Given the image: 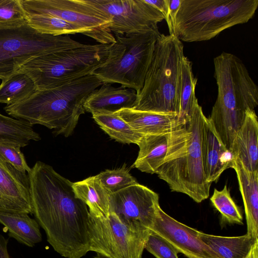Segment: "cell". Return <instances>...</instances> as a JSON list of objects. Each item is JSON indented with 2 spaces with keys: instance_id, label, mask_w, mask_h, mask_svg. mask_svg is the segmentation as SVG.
<instances>
[{
  "instance_id": "obj_1",
  "label": "cell",
  "mask_w": 258,
  "mask_h": 258,
  "mask_svg": "<svg viewBox=\"0 0 258 258\" xmlns=\"http://www.w3.org/2000/svg\"><path fill=\"white\" fill-rule=\"evenodd\" d=\"M32 214L53 249L66 258L90 251L89 209L75 194L73 182L52 166L37 161L28 173Z\"/></svg>"
},
{
  "instance_id": "obj_2",
  "label": "cell",
  "mask_w": 258,
  "mask_h": 258,
  "mask_svg": "<svg viewBox=\"0 0 258 258\" xmlns=\"http://www.w3.org/2000/svg\"><path fill=\"white\" fill-rule=\"evenodd\" d=\"M206 117L197 103L185 123L169 133L166 156L156 172L172 191L184 194L198 203L209 197L211 185L206 179L203 160Z\"/></svg>"
},
{
  "instance_id": "obj_3",
  "label": "cell",
  "mask_w": 258,
  "mask_h": 258,
  "mask_svg": "<svg viewBox=\"0 0 258 258\" xmlns=\"http://www.w3.org/2000/svg\"><path fill=\"white\" fill-rule=\"evenodd\" d=\"M103 83L90 74L55 88L36 90L18 103L6 105V112L31 124H40L53 130V133L71 136L81 114L89 95Z\"/></svg>"
},
{
  "instance_id": "obj_4",
  "label": "cell",
  "mask_w": 258,
  "mask_h": 258,
  "mask_svg": "<svg viewBox=\"0 0 258 258\" xmlns=\"http://www.w3.org/2000/svg\"><path fill=\"white\" fill-rule=\"evenodd\" d=\"M218 94L208 117L220 141L229 148L246 112L258 105V87L242 60L223 52L214 59Z\"/></svg>"
},
{
  "instance_id": "obj_5",
  "label": "cell",
  "mask_w": 258,
  "mask_h": 258,
  "mask_svg": "<svg viewBox=\"0 0 258 258\" xmlns=\"http://www.w3.org/2000/svg\"><path fill=\"white\" fill-rule=\"evenodd\" d=\"M184 56L183 44L175 35L160 34L133 109L179 116Z\"/></svg>"
},
{
  "instance_id": "obj_6",
  "label": "cell",
  "mask_w": 258,
  "mask_h": 258,
  "mask_svg": "<svg viewBox=\"0 0 258 258\" xmlns=\"http://www.w3.org/2000/svg\"><path fill=\"white\" fill-rule=\"evenodd\" d=\"M257 7L258 0H182L173 34L181 41L209 40L226 29L247 23Z\"/></svg>"
},
{
  "instance_id": "obj_7",
  "label": "cell",
  "mask_w": 258,
  "mask_h": 258,
  "mask_svg": "<svg viewBox=\"0 0 258 258\" xmlns=\"http://www.w3.org/2000/svg\"><path fill=\"white\" fill-rule=\"evenodd\" d=\"M106 61L92 73L104 84L118 83L135 90L142 89L152 61L159 30L128 35L115 34Z\"/></svg>"
},
{
  "instance_id": "obj_8",
  "label": "cell",
  "mask_w": 258,
  "mask_h": 258,
  "mask_svg": "<svg viewBox=\"0 0 258 258\" xmlns=\"http://www.w3.org/2000/svg\"><path fill=\"white\" fill-rule=\"evenodd\" d=\"M110 45L84 44L40 56L24 64L19 72L32 80L36 90L55 88L92 74L106 61Z\"/></svg>"
},
{
  "instance_id": "obj_9",
  "label": "cell",
  "mask_w": 258,
  "mask_h": 258,
  "mask_svg": "<svg viewBox=\"0 0 258 258\" xmlns=\"http://www.w3.org/2000/svg\"><path fill=\"white\" fill-rule=\"evenodd\" d=\"M83 45L68 35L41 33L27 22L17 26L0 28V79H8L36 57Z\"/></svg>"
},
{
  "instance_id": "obj_10",
  "label": "cell",
  "mask_w": 258,
  "mask_h": 258,
  "mask_svg": "<svg viewBox=\"0 0 258 258\" xmlns=\"http://www.w3.org/2000/svg\"><path fill=\"white\" fill-rule=\"evenodd\" d=\"M26 15L47 14L77 25L100 44L115 41L110 16L86 0H20Z\"/></svg>"
},
{
  "instance_id": "obj_11",
  "label": "cell",
  "mask_w": 258,
  "mask_h": 258,
  "mask_svg": "<svg viewBox=\"0 0 258 258\" xmlns=\"http://www.w3.org/2000/svg\"><path fill=\"white\" fill-rule=\"evenodd\" d=\"M90 251L110 258H142L150 230H134L113 213L96 217L89 214Z\"/></svg>"
},
{
  "instance_id": "obj_12",
  "label": "cell",
  "mask_w": 258,
  "mask_h": 258,
  "mask_svg": "<svg viewBox=\"0 0 258 258\" xmlns=\"http://www.w3.org/2000/svg\"><path fill=\"white\" fill-rule=\"evenodd\" d=\"M111 17L110 29L128 35L158 30L163 14L145 0H86Z\"/></svg>"
},
{
  "instance_id": "obj_13",
  "label": "cell",
  "mask_w": 258,
  "mask_h": 258,
  "mask_svg": "<svg viewBox=\"0 0 258 258\" xmlns=\"http://www.w3.org/2000/svg\"><path fill=\"white\" fill-rule=\"evenodd\" d=\"M159 195L139 183L111 194L110 213L130 228L150 230L159 208Z\"/></svg>"
},
{
  "instance_id": "obj_14",
  "label": "cell",
  "mask_w": 258,
  "mask_h": 258,
  "mask_svg": "<svg viewBox=\"0 0 258 258\" xmlns=\"http://www.w3.org/2000/svg\"><path fill=\"white\" fill-rule=\"evenodd\" d=\"M150 231L188 258H221L201 240L199 231L176 220L160 207Z\"/></svg>"
},
{
  "instance_id": "obj_15",
  "label": "cell",
  "mask_w": 258,
  "mask_h": 258,
  "mask_svg": "<svg viewBox=\"0 0 258 258\" xmlns=\"http://www.w3.org/2000/svg\"><path fill=\"white\" fill-rule=\"evenodd\" d=\"M0 212L32 214L28 174L1 156Z\"/></svg>"
},
{
  "instance_id": "obj_16",
  "label": "cell",
  "mask_w": 258,
  "mask_h": 258,
  "mask_svg": "<svg viewBox=\"0 0 258 258\" xmlns=\"http://www.w3.org/2000/svg\"><path fill=\"white\" fill-rule=\"evenodd\" d=\"M137 92L122 86L114 87L104 84L92 91L86 98L85 111L97 114L114 113L122 109H133L137 100Z\"/></svg>"
},
{
  "instance_id": "obj_17",
  "label": "cell",
  "mask_w": 258,
  "mask_h": 258,
  "mask_svg": "<svg viewBox=\"0 0 258 258\" xmlns=\"http://www.w3.org/2000/svg\"><path fill=\"white\" fill-rule=\"evenodd\" d=\"M116 113L143 137L172 132L180 128L186 120L176 114H165L122 109Z\"/></svg>"
},
{
  "instance_id": "obj_18",
  "label": "cell",
  "mask_w": 258,
  "mask_h": 258,
  "mask_svg": "<svg viewBox=\"0 0 258 258\" xmlns=\"http://www.w3.org/2000/svg\"><path fill=\"white\" fill-rule=\"evenodd\" d=\"M202 153L205 174L208 182H216L230 168L232 155L220 141L208 117L203 129Z\"/></svg>"
},
{
  "instance_id": "obj_19",
  "label": "cell",
  "mask_w": 258,
  "mask_h": 258,
  "mask_svg": "<svg viewBox=\"0 0 258 258\" xmlns=\"http://www.w3.org/2000/svg\"><path fill=\"white\" fill-rule=\"evenodd\" d=\"M230 168L236 173L243 199L247 224V233L258 239V170H248L238 159H233Z\"/></svg>"
},
{
  "instance_id": "obj_20",
  "label": "cell",
  "mask_w": 258,
  "mask_h": 258,
  "mask_svg": "<svg viewBox=\"0 0 258 258\" xmlns=\"http://www.w3.org/2000/svg\"><path fill=\"white\" fill-rule=\"evenodd\" d=\"M258 120L255 110H248L237 133L230 152L249 170H258Z\"/></svg>"
},
{
  "instance_id": "obj_21",
  "label": "cell",
  "mask_w": 258,
  "mask_h": 258,
  "mask_svg": "<svg viewBox=\"0 0 258 258\" xmlns=\"http://www.w3.org/2000/svg\"><path fill=\"white\" fill-rule=\"evenodd\" d=\"M169 133L142 137L137 144L139 151L133 166L143 172L156 173L166 156Z\"/></svg>"
},
{
  "instance_id": "obj_22",
  "label": "cell",
  "mask_w": 258,
  "mask_h": 258,
  "mask_svg": "<svg viewBox=\"0 0 258 258\" xmlns=\"http://www.w3.org/2000/svg\"><path fill=\"white\" fill-rule=\"evenodd\" d=\"M76 197L88 207L89 214L96 217L110 214V196L95 176L73 183Z\"/></svg>"
},
{
  "instance_id": "obj_23",
  "label": "cell",
  "mask_w": 258,
  "mask_h": 258,
  "mask_svg": "<svg viewBox=\"0 0 258 258\" xmlns=\"http://www.w3.org/2000/svg\"><path fill=\"white\" fill-rule=\"evenodd\" d=\"M0 223L10 237L28 246L33 247L42 240L39 224L28 214L0 212Z\"/></svg>"
},
{
  "instance_id": "obj_24",
  "label": "cell",
  "mask_w": 258,
  "mask_h": 258,
  "mask_svg": "<svg viewBox=\"0 0 258 258\" xmlns=\"http://www.w3.org/2000/svg\"><path fill=\"white\" fill-rule=\"evenodd\" d=\"M198 235L221 258H245L253 245L258 241L246 234L240 236L225 237L199 231Z\"/></svg>"
},
{
  "instance_id": "obj_25",
  "label": "cell",
  "mask_w": 258,
  "mask_h": 258,
  "mask_svg": "<svg viewBox=\"0 0 258 258\" xmlns=\"http://www.w3.org/2000/svg\"><path fill=\"white\" fill-rule=\"evenodd\" d=\"M33 126L27 121L0 113V143L16 144L22 148L28 145L31 141L40 140V135Z\"/></svg>"
},
{
  "instance_id": "obj_26",
  "label": "cell",
  "mask_w": 258,
  "mask_h": 258,
  "mask_svg": "<svg viewBox=\"0 0 258 258\" xmlns=\"http://www.w3.org/2000/svg\"><path fill=\"white\" fill-rule=\"evenodd\" d=\"M36 91L32 80L26 74L17 72L0 85V103L11 105L27 98Z\"/></svg>"
},
{
  "instance_id": "obj_27",
  "label": "cell",
  "mask_w": 258,
  "mask_h": 258,
  "mask_svg": "<svg viewBox=\"0 0 258 258\" xmlns=\"http://www.w3.org/2000/svg\"><path fill=\"white\" fill-rule=\"evenodd\" d=\"M26 20L30 26L41 33L55 36L81 33L88 36L82 28L50 14L26 15Z\"/></svg>"
},
{
  "instance_id": "obj_28",
  "label": "cell",
  "mask_w": 258,
  "mask_h": 258,
  "mask_svg": "<svg viewBox=\"0 0 258 258\" xmlns=\"http://www.w3.org/2000/svg\"><path fill=\"white\" fill-rule=\"evenodd\" d=\"M93 118L106 133L117 142L137 145L143 137L116 113L94 114Z\"/></svg>"
},
{
  "instance_id": "obj_29",
  "label": "cell",
  "mask_w": 258,
  "mask_h": 258,
  "mask_svg": "<svg viewBox=\"0 0 258 258\" xmlns=\"http://www.w3.org/2000/svg\"><path fill=\"white\" fill-rule=\"evenodd\" d=\"M197 82V79L194 77L192 71V63L184 56L181 67L179 113V116L184 120L188 119L198 102L195 95Z\"/></svg>"
},
{
  "instance_id": "obj_30",
  "label": "cell",
  "mask_w": 258,
  "mask_h": 258,
  "mask_svg": "<svg viewBox=\"0 0 258 258\" xmlns=\"http://www.w3.org/2000/svg\"><path fill=\"white\" fill-rule=\"evenodd\" d=\"M210 201L225 221L231 224H243L240 210L232 198L226 184L221 190L215 188Z\"/></svg>"
},
{
  "instance_id": "obj_31",
  "label": "cell",
  "mask_w": 258,
  "mask_h": 258,
  "mask_svg": "<svg viewBox=\"0 0 258 258\" xmlns=\"http://www.w3.org/2000/svg\"><path fill=\"white\" fill-rule=\"evenodd\" d=\"M103 187L110 194L138 183L125 167L106 170L96 175Z\"/></svg>"
},
{
  "instance_id": "obj_32",
  "label": "cell",
  "mask_w": 258,
  "mask_h": 258,
  "mask_svg": "<svg viewBox=\"0 0 258 258\" xmlns=\"http://www.w3.org/2000/svg\"><path fill=\"white\" fill-rule=\"evenodd\" d=\"M26 22L20 0H0V28L17 26Z\"/></svg>"
},
{
  "instance_id": "obj_33",
  "label": "cell",
  "mask_w": 258,
  "mask_h": 258,
  "mask_svg": "<svg viewBox=\"0 0 258 258\" xmlns=\"http://www.w3.org/2000/svg\"><path fill=\"white\" fill-rule=\"evenodd\" d=\"M21 148L16 144L0 143V156L18 170L28 173L31 168L27 164Z\"/></svg>"
},
{
  "instance_id": "obj_34",
  "label": "cell",
  "mask_w": 258,
  "mask_h": 258,
  "mask_svg": "<svg viewBox=\"0 0 258 258\" xmlns=\"http://www.w3.org/2000/svg\"><path fill=\"white\" fill-rule=\"evenodd\" d=\"M145 249L156 258H178L175 249L159 235L151 231Z\"/></svg>"
},
{
  "instance_id": "obj_35",
  "label": "cell",
  "mask_w": 258,
  "mask_h": 258,
  "mask_svg": "<svg viewBox=\"0 0 258 258\" xmlns=\"http://www.w3.org/2000/svg\"><path fill=\"white\" fill-rule=\"evenodd\" d=\"M182 1V0H168V13L165 20L168 27L169 34H173L174 20L180 8Z\"/></svg>"
},
{
  "instance_id": "obj_36",
  "label": "cell",
  "mask_w": 258,
  "mask_h": 258,
  "mask_svg": "<svg viewBox=\"0 0 258 258\" xmlns=\"http://www.w3.org/2000/svg\"><path fill=\"white\" fill-rule=\"evenodd\" d=\"M145 1L160 12L164 16L165 19L168 13V0H145Z\"/></svg>"
},
{
  "instance_id": "obj_37",
  "label": "cell",
  "mask_w": 258,
  "mask_h": 258,
  "mask_svg": "<svg viewBox=\"0 0 258 258\" xmlns=\"http://www.w3.org/2000/svg\"><path fill=\"white\" fill-rule=\"evenodd\" d=\"M8 240L0 234V258H10L7 249Z\"/></svg>"
},
{
  "instance_id": "obj_38",
  "label": "cell",
  "mask_w": 258,
  "mask_h": 258,
  "mask_svg": "<svg viewBox=\"0 0 258 258\" xmlns=\"http://www.w3.org/2000/svg\"><path fill=\"white\" fill-rule=\"evenodd\" d=\"M245 258H258V241L253 245Z\"/></svg>"
},
{
  "instance_id": "obj_39",
  "label": "cell",
  "mask_w": 258,
  "mask_h": 258,
  "mask_svg": "<svg viewBox=\"0 0 258 258\" xmlns=\"http://www.w3.org/2000/svg\"><path fill=\"white\" fill-rule=\"evenodd\" d=\"M93 258H110L106 255L100 253H97L96 255Z\"/></svg>"
}]
</instances>
